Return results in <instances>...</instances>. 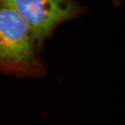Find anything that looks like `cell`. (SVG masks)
Segmentation results:
<instances>
[{
	"label": "cell",
	"mask_w": 125,
	"mask_h": 125,
	"mask_svg": "<svg viewBox=\"0 0 125 125\" xmlns=\"http://www.w3.org/2000/svg\"><path fill=\"white\" fill-rule=\"evenodd\" d=\"M111 2L114 5L115 7H119L123 5L124 0H111Z\"/></svg>",
	"instance_id": "3957f363"
},
{
	"label": "cell",
	"mask_w": 125,
	"mask_h": 125,
	"mask_svg": "<svg viewBox=\"0 0 125 125\" xmlns=\"http://www.w3.org/2000/svg\"><path fill=\"white\" fill-rule=\"evenodd\" d=\"M40 52L29 24L0 0V73L42 78L46 74V66Z\"/></svg>",
	"instance_id": "6da1fadb"
},
{
	"label": "cell",
	"mask_w": 125,
	"mask_h": 125,
	"mask_svg": "<svg viewBox=\"0 0 125 125\" xmlns=\"http://www.w3.org/2000/svg\"><path fill=\"white\" fill-rule=\"evenodd\" d=\"M33 31L41 51L61 24L85 14L87 7L76 0H1Z\"/></svg>",
	"instance_id": "7a4b0ae2"
}]
</instances>
